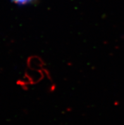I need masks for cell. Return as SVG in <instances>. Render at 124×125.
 I'll use <instances>...</instances> for the list:
<instances>
[{
  "label": "cell",
  "instance_id": "1",
  "mask_svg": "<svg viewBox=\"0 0 124 125\" xmlns=\"http://www.w3.org/2000/svg\"><path fill=\"white\" fill-rule=\"evenodd\" d=\"M38 0H11L12 3H15L16 5L20 6H24V5H31L35 3Z\"/></svg>",
  "mask_w": 124,
  "mask_h": 125
}]
</instances>
